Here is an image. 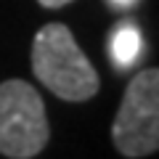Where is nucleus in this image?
I'll return each mask as SVG.
<instances>
[{
	"label": "nucleus",
	"instance_id": "1",
	"mask_svg": "<svg viewBox=\"0 0 159 159\" xmlns=\"http://www.w3.org/2000/svg\"><path fill=\"white\" fill-rule=\"evenodd\" d=\"M32 72L43 88L72 103L90 101L101 88L98 72L77 45L72 29L61 21L37 29L32 40Z\"/></svg>",
	"mask_w": 159,
	"mask_h": 159
},
{
	"label": "nucleus",
	"instance_id": "2",
	"mask_svg": "<svg viewBox=\"0 0 159 159\" xmlns=\"http://www.w3.org/2000/svg\"><path fill=\"white\" fill-rule=\"evenodd\" d=\"M51 127L43 96L24 80L0 82V154L32 159L48 146Z\"/></svg>",
	"mask_w": 159,
	"mask_h": 159
},
{
	"label": "nucleus",
	"instance_id": "3",
	"mask_svg": "<svg viewBox=\"0 0 159 159\" xmlns=\"http://www.w3.org/2000/svg\"><path fill=\"white\" fill-rule=\"evenodd\" d=\"M111 141L127 159L148 157L159 148V72L141 69L127 82L117 117L111 122Z\"/></svg>",
	"mask_w": 159,
	"mask_h": 159
},
{
	"label": "nucleus",
	"instance_id": "4",
	"mask_svg": "<svg viewBox=\"0 0 159 159\" xmlns=\"http://www.w3.org/2000/svg\"><path fill=\"white\" fill-rule=\"evenodd\" d=\"M109 51L117 66H130L141 53V32L135 29V24H117V29L109 37Z\"/></svg>",
	"mask_w": 159,
	"mask_h": 159
},
{
	"label": "nucleus",
	"instance_id": "5",
	"mask_svg": "<svg viewBox=\"0 0 159 159\" xmlns=\"http://www.w3.org/2000/svg\"><path fill=\"white\" fill-rule=\"evenodd\" d=\"M43 8H64V6H69L72 0H37Z\"/></svg>",
	"mask_w": 159,
	"mask_h": 159
},
{
	"label": "nucleus",
	"instance_id": "6",
	"mask_svg": "<svg viewBox=\"0 0 159 159\" xmlns=\"http://www.w3.org/2000/svg\"><path fill=\"white\" fill-rule=\"evenodd\" d=\"M111 3H114V6H130L133 0H111Z\"/></svg>",
	"mask_w": 159,
	"mask_h": 159
}]
</instances>
